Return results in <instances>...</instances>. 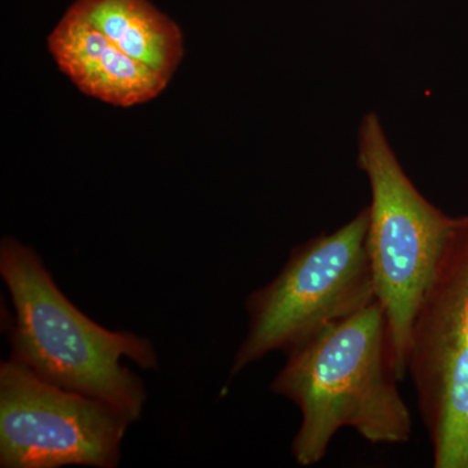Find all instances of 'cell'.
Instances as JSON below:
<instances>
[{
  "instance_id": "1",
  "label": "cell",
  "mask_w": 468,
  "mask_h": 468,
  "mask_svg": "<svg viewBox=\"0 0 468 468\" xmlns=\"http://www.w3.org/2000/svg\"><path fill=\"white\" fill-rule=\"evenodd\" d=\"M285 356L271 392L300 409L301 424L292 441L298 466L324 460L343 428L375 445L410 441L411 412L399 393L387 316L378 300Z\"/></svg>"
},
{
  "instance_id": "2",
  "label": "cell",
  "mask_w": 468,
  "mask_h": 468,
  "mask_svg": "<svg viewBox=\"0 0 468 468\" xmlns=\"http://www.w3.org/2000/svg\"><path fill=\"white\" fill-rule=\"evenodd\" d=\"M0 276L15 309L11 359L48 383L109 402L133 423L140 420L146 390L122 360L158 368L154 345L92 322L60 291L38 254L12 237L0 243Z\"/></svg>"
},
{
  "instance_id": "3",
  "label": "cell",
  "mask_w": 468,
  "mask_h": 468,
  "mask_svg": "<svg viewBox=\"0 0 468 468\" xmlns=\"http://www.w3.org/2000/svg\"><path fill=\"white\" fill-rule=\"evenodd\" d=\"M356 165L371 192L366 248L375 294L389 329L399 380L408 378L412 326L454 224L402 167L374 111L360 119Z\"/></svg>"
},
{
  "instance_id": "4",
  "label": "cell",
  "mask_w": 468,
  "mask_h": 468,
  "mask_svg": "<svg viewBox=\"0 0 468 468\" xmlns=\"http://www.w3.org/2000/svg\"><path fill=\"white\" fill-rule=\"evenodd\" d=\"M368 206L331 233L294 246L275 279L245 301L248 334L230 378L273 351L288 353L377 300L366 239Z\"/></svg>"
},
{
  "instance_id": "5",
  "label": "cell",
  "mask_w": 468,
  "mask_h": 468,
  "mask_svg": "<svg viewBox=\"0 0 468 468\" xmlns=\"http://www.w3.org/2000/svg\"><path fill=\"white\" fill-rule=\"evenodd\" d=\"M408 375L433 467L468 468V214L454 218L419 306Z\"/></svg>"
},
{
  "instance_id": "6",
  "label": "cell",
  "mask_w": 468,
  "mask_h": 468,
  "mask_svg": "<svg viewBox=\"0 0 468 468\" xmlns=\"http://www.w3.org/2000/svg\"><path fill=\"white\" fill-rule=\"evenodd\" d=\"M133 421L115 406L0 363V467L115 468Z\"/></svg>"
},
{
  "instance_id": "7",
  "label": "cell",
  "mask_w": 468,
  "mask_h": 468,
  "mask_svg": "<svg viewBox=\"0 0 468 468\" xmlns=\"http://www.w3.org/2000/svg\"><path fill=\"white\" fill-rule=\"evenodd\" d=\"M48 46L61 72L80 90L112 106L154 100L169 82L69 8L48 36Z\"/></svg>"
},
{
  "instance_id": "8",
  "label": "cell",
  "mask_w": 468,
  "mask_h": 468,
  "mask_svg": "<svg viewBox=\"0 0 468 468\" xmlns=\"http://www.w3.org/2000/svg\"><path fill=\"white\" fill-rule=\"evenodd\" d=\"M69 9L126 55L171 81L184 57L183 32L150 0H75Z\"/></svg>"
}]
</instances>
